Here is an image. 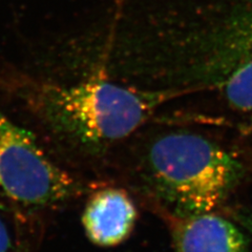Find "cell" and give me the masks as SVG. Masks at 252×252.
<instances>
[{
	"instance_id": "1",
	"label": "cell",
	"mask_w": 252,
	"mask_h": 252,
	"mask_svg": "<svg viewBox=\"0 0 252 252\" xmlns=\"http://www.w3.org/2000/svg\"><path fill=\"white\" fill-rule=\"evenodd\" d=\"M20 93L55 133L91 149L127 138L171 96L170 93L126 88L101 78L72 85L25 83Z\"/></svg>"
},
{
	"instance_id": "8",
	"label": "cell",
	"mask_w": 252,
	"mask_h": 252,
	"mask_svg": "<svg viewBox=\"0 0 252 252\" xmlns=\"http://www.w3.org/2000/svg\"><path fill=\"white\" fill-rule=\"evenodd\" d=\"M239 222L246 228L248 233L251 235L252 239V214H240L238 216Z\"/></svg>"
},
{
	"instance_id": "3",
	"label": "cell",
	"mask_w": 252,
	"mask_h": 252,
	"mask_svg": "<svg viewBox=\"0 0 252 252\" xmlns=\"http://www.w3.org/2000/svg\"><path fill=\"white\" fill-rule=\"evenodd\" d=\"M0 188L11 200L32 207L53 206L81 191L76 179L55 164L35 137L1 109Z\"/></svg>"
},
{
	"instance_id": "4",
	"label": "cell",
	"mask_w": 252,
	"mask_h": 252,
	"mask_svg": "<svg viewBox=\"0 0 252 252\" xmlns=\"http://www.w3.org/2000/svg\"><path fill=\"white\" fill-rule=\"evenodd\" d=\"M202 75L233 109L252 114V5L236 10L211 34Z\"/></svg>"
},
{
	"instance_id": "2",
	"label": "cell",
	"mask_w": 252,
	"mask_h": 252,
	"mask_svg": "<svg viewBox=\"0 0 252 252\" xmlns=\"http://www.w3.org/2000/svg\"><path fill=\"white\" fill-rule=\"evenodd\" d=\"M143 168L155 193L175 216L206 214L222 203L243 177V165L198 133L173 131L147 148Z\"/></svg>"
},
{
	"instance_id": "6",
	"label": "cell",
	"mask_w": 252,
	"mask_h": 252,
	"mask_svg": "<svg viewBox=\"0 0 252 252\" xmlns=\"http://www.w3.org/2000/svg\"><path fill=\"white\" fill-rule=\"evenodd\" d=\"M170 227L175 252H248L239 228L211 212L175 216Z\"/></svg>"
},
{
	"instance_id": "5",
	"label": "cell",
	"mask_w": 252,
	"mask_h": 252,
	"mask_svg": "<svg viewBox=\"0 0 252 252\" xmlns=\"http://www.w3.org/2000/svg\"><path fill=\"white\" fill-rule=\"evenodd\" d=\"M138 219L136 204L124 189L104 187L93 192L85 204V235L99 247H115L127 240Z\"/></svg>"
},
{
	"instance_id": "7",
	"label": "cell",
	"mask_w": 252,
	"mask_h": 252,
	"mask_svg": "<svg viewBox=\"0 0 252 252\" xmlns=\"http://www.w3.org/2000/svg\"><path fill=\"white\" fill-rule=\"evenodd\" d=\"M12 239L7 226L4 223L2 217L0 216V252H11Z\"/></svg>"
}]
</instances>
